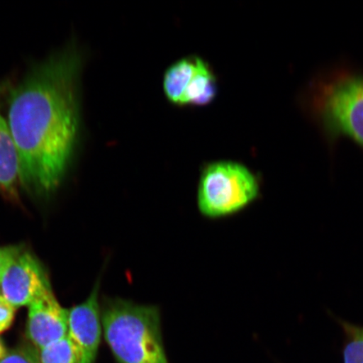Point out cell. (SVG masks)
I'll use <instances>...</instances> for the list:
<instances>
[{"instance_id": "obj_2", "label": "cell", "mask_w": 363, "mask_h": 363, "mask_svg": "<svg viewBox=\"0 0 363 363\" xmlns=\"http://www.w3.org/2000/svg\"><path fill=\"white\" fill-rule=\"evenodd\" d=\"M101 320L104 338L118 362L169 363L157 306L108 298Z\"/></svg>"}, {"instance_id": "obj_6", "label": "cell", "mask_w": 363, "mask_h": 363, "mask_svg": "<svg viewBox=\"0 0 363 363\" xmlns=\"http://www.w3.org/2000/svg\"><path fill=\"white\" fill-rule=\"evenodd\" d=\"M28 307L26 333L35 349L67 337L68 311L58 303L49 280Z\"/></svg>"}, {"instance_id": "obj_11", "label": "cell", "mask_w": 363, "mask_h": 363, "mask_svg": "<svg viewBox=\"0 0 363 363\" xmlns=\"http://www.w3.org/2000/svg\"><path fill=\"white\" fill-rule=\"evenodd\" d=\"M346 334L343 356L344 363H363V328L342 322Z\"/></svg>"}, {"instance_id": "obj_15", "label": "cell", "mask_w": 363, "mask_h": 363, "mask_svg": "<svg viewBox=\"0 0 363 363\" xmlns=\"http://www.w3.org/2000/svg\"><path fill=\"white\" fill-rule=\"evenodd\" d=\"M6 352V349H4V345L1 340H0V358H2Z\"/></svg>"}, {"instance_id": "obj_9", "label": "cell", "mask_w": 363, "mask_h": 363, "mask_svg": "<svg viewBox=\"0 0 363 363\" xmlns=\"http://www.w3.org/2000/svg\"><path fill=\"white\" fill-rule=\"evenodd\" d=\"M11 85L8 79L0 82V192L15 198L21 184L20 161L7 121L1 113L2 99Z\"/></svg>"}, {"instance_id": "obj_14", "label": "cell", "mask_w": 363, "mask_h": 363, "mask_svg": "<svg viewBox=\"0 0 363 363\" xmlns=\"http://www.w3.org/2000/svg\"><path fill=\"white\" fill-rule=\"evenodd\" d=\"M21 251L22 249L18 247H0V278L9 263Z\"/></svg>"}, {"instance_id": "obj_12", "label": "cell", "mask_w": 363, "mask_h": 363, "mask_svg": "<svg viewBox=\"0 0 363 363\" xmlns=\"http://www.w3.org/2000/svg\"><path fill=\"white\" fill-rule=\"evenodd\" d=\"M0 363H40L38 349L22 347L6 352Z\"/></svg>"}, {"instance_id": "obj_8", "label": "cell", "mask_w": 363, "mask_h": 363, "mask_svg": "<svg viewBox=\"0 0 363 363\" xmlns=\"http://www.w3.org/2000/svg\"><path fill=\"white\" fill-rule=\"evenodd\" d=\"M331 121L363 145V82L349 80L330 91L325 104Z\"/></svg>"}, {"instance_id": "obj_13", "label": "cell", "mask_w": 363, "mask_h": 363, "mask_svg": "<svg viewBox=\"0 0 363 363\" xmlns=\"http://www.w3.org/2000/svg\"><path fill=\"white\" fill-rule=\"evenodd\" d=\"M16 311V308L0 295V333L11 328L15 319Z\"/></svg>"}, {"instance_id": "obj_7", "label": "cell", "mask_w": 363, "mask_h": 363, "mask_svg": "<svg viewBox=\"0 0 363 363\" xmlns=\"http://www.w3.org/2000/svg\"><path fill=\"white\" fill-rule=\"evenodd\" d=\"M48 281L40 264L30 253H18L0 278V295L13 307L29 306Z\"/></svg>"}, {"instance_id": "obj_10", "label": "cell", "mask_w": 363, "mask_h": 363, "mask_svg": "<svg viewBox=\"0 0 363 363\" xmlns=\"http://www.w3.org/2000/svg\"><path fill=\"white\" fill-rule=\"evenodd\" d=\"M38 352L40 363H77L74 348L67 335L40 349Z\"/></svg>"}, {"instance_id": "obj_1", "label": "cell", "mask_w": 363, "mask_h": 363, "mask_svg": "<svg viewBox=\"0 0 363 363\" xmlns=\"http://www.w3.org/2000/svg\"><path fill=\"white\" fill-rule=\"evenodd\" d=\"M83 55L74 42L30 68L8 91V121L21 184L40 194L65 176L80 135L79 80Z\"/></svg>"}, {"instance_id": "obj_4", "label": "cell", "mask_w": 363, "mask_h": 363, "mask_svg": "<svg viewBox=\"0 0 363 363\" xmlns=\"http://www.w3.org/2000/svg\"><path fill=\"white\" fill-rule=\"evenodd\" d=\"M162 87L167 101L178 106H206L218 94L214 70L195 55L172 63L163 76Z\"/></svg>"}, {"instance_id": "obj_5", "label": "cell", "mask_w": 363, "mask_h": 363, "mask_svg": "<svg viewBox=\"0 0 363 363\" xmlns=\"http://www.w3.org/2000/svg\"><path fill=\"white\" fill-rule=\"evenodd\" d=\"M99 284L84 303L68 311L67 337L74 346L77 363H94L102 333Z\"/></svg>"}, {"instance_id": "obj_3", "label": "cell", "mask_w": 363, "mask_h": 363, "mask_svg": "<svg viewBox=\"0 0 363 363\" xmlns=\"http://www.w3.org/2000/svg\"><path fill=\"white\" fill-rule=\"evenodd\" d=\"M258 194L259 184L248 167L234 161L213 162L201 171L198 208L204 217L218 219L242 211Z\"/></svg>"}]
</instances>
